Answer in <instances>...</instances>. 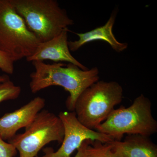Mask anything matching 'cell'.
<instances>
[{
    "instance_id": "obj_17",
    "label": "cell",
    "mask_w": 157,
    "mask_h": 157,
    "mask_svg": "<svg viewBox=\"0 0 157 157\" xmlns=\"http://www.w3.org/2000/svg\"><path fill=\"white\" fill-rule=\"evenodd\" d=\"M9 79V76H7V75L0 76V83L4 82Z\"/></svg>"
},
{
    "instance_id": "obj_16",
    "label": "cell",
    "mask_w": 157,
    "mask_h": 157,
    "mask_svg": "<svg viewBox=\"0 0 157 157\" xmlns=\"http://www.w3.org/2000/svg\"><path fill=\"white\" fill-rule=\"evenodd\" d=\"M87 140H85L83 143L82 144L81 146H80V147L77 150V153H76V155L74 157H81L83 149H84L85 145L86 144Z\"/></svg>"
},
{
    "instance_id": "obj_6",
    "label": "cell",
    "mask_w": 157,
    "mask_h": 157,
    "mask_svg": "<svg viewBox=\"0 0 157 157\" xmlns=\"http://www.w3.org/2000/svg\"><path fill=\"white\" fill-rule=\"evenodd\" d=\"M64 135L63 124L59 116L42 109L25 132L16 135L9 142L19 152V157H35L48 144L52 141L62 143Z\"/></svg>"
},
{
    "instance_id": "obj_4",
    "label": "cell",
    "mask_w": 157,
    "mask_h": 157,
    "mask_svg": "<svg viewBox=\"0 0 157 157\" xmlns=\"http://www.w3.org/2000/svg\"><path fill=\"white\" fill-rule=\"evenodd\" d=\"M123 95V89L117 82L99 80L81 93L74 112L80 123L96 130L122 102Z\"/></svg>"
},
{
    "instance_id": "obj_7",
    "label": "cell",
    "mask_w": 157,
    "mask_h": 157,
    "mask_svg": "<svg viewBox=\"0 0 157 157\" xmlns=\"http://www.w3.org/2000/svg\"><path fill=\"white\" fill-rule=\"evenodd\" d=\"M64 128V135L62 145L57 151L52 147L43 150L41 157H71L85 140H98L107 143L114 140L111 136L88 128L80 123L74 111H62L59 114Z\"/></svg>"
},
{
    "instance_id": "obj_15",
    "label": "cell",
    "mask_w": 157,
    "mask_h": 157,
    "mask_svg": "<svg viewBox=\"0 0 157 157\" xmlns=\"http://www.w3.org/2000/svg\"><path fill=\"white\" fill-rule=\"evenodd\" d=\"M17 150L13 144L6 142L0 137V157H14Z\"/></svg>"
},
{
    "instance_id": "obj_9",
    "label": "cell",
    "mask_w": 157,
    "mask_h": 157,
    "mask_svg": "<svg viewBox=\"0 0 157 157\" xmlns=\"http://www.w3.org/2000/svg\"><path fill=\"white\" fill-rule=\"evenodd\" d=\"M68 29L64 30L49 41L40 42L34 53L27 58V61L33 62L48 59L56 63L67 62L76 65L82 70H88V68L78 62L70 53L68 44Z\"/></svg>"
},
{
    "instance_id": "obj_11",
    "label": "cell",
    "mask_w": 157,
    "mask_h": 157,
    "mask_svg": "<svg viewBox=\"0 0 157 157\" xmlns=\"http://www.w3.org/2000/svg\"><path fill=\"white\" fill-rule=\"evenodd\" d=\"M112 151L119 157H157V146L149 137L128 135L123 141L109 142Z\"/></svg>"
},
{
    "instance_id": "obj_5",
    "label": "cell",
    "mask_w": 157,
    "mask_h": 157,
    "mask_svg": "<svg viewBox=\"0 0 157 157\" xmlns=\"http://www.w3.org/2000/svg\"><path fill=\"white\" fill-rule=\"evenodd\" d=\"M40 43L10 0H0V50L14 62L30 56Z\"/></svg>"
},
{
    "instance_id": "obj_13",
    "label": "cell",
    "mask_w": 157,
    "mask_h": 157,
    "mask_svg": "<svg viewBox=\"0 0 157 157\" xmlns=\"http://www.w3.org/2000/svg\"><path fill=\"white\" fill-rule=\"evenodd\" d=\"M21 90L19 86L15 85L9 79L0 83V103L17 99L20 94Z\"/></svg>"
},
{
    "instance_id": "obj_8",
    "label": "cell",
    "mask_w": 157,
    "mask_h": 157,
    "mask_svg": "<svg viewBox=\"0 0 157 157\" xmlns=\"http://www.w3.org/2000/svg\"><path fill=\"white\" fill-rule=\"evenodd\" d=\"M45 104L44 98L37 97L19 109L4 114L0 118V137L4 140H11L19 129L33 122Z\"/></svg>"
},
{
    "instance_id": "obj_12",
    "label": "cell",
    "mask_w": 157,
    "mask_h": 157,
    "mask_svg": "<svg viewBox=\"0 0 157 157\" xmlns=\"http://www.w3.org/2000/svg\"><path fill=\"white\" fill-rule=\"evenodd\" d=\"M81 157H119L112 150L109 143H103L98 140H88Z\"/></svg>"
},
{
    "instance_id": "obj_14",
    "label": "cell",
    "mask_w": 157,
    "mask_h": 157,
    "mask_svg": "<svg viewBox=\"0 0 157 157\" xmlns=\"http://www.w3.org/2000/svg\"><path fill=\"white\" fill-rule=\"evenodd\" d=\"M14 61L7 53L0 50V69L7 74L14 72Z\"/></svg>"
},
{
    "instance_id": "obj_2",
    "label": "cell",
    "mask_w": 157,
    "mask_h": 157,
    "mask_svg": "<svg viewBox=\"0 0 157 157\" xmlns=\"http://www.w3.org/2000/svg\"><path fill=\"white\" fill-rule=\"evenodd\" d=\"M27 27L40 42L59 35L73 21L55 0H10Z\"/></svg>"
},
{
    "instance_id": "obj_3",
    "label": "cell",
    "mask_w": 157,
    "mask_h": 157,
    "mask_svg": "<svg viewBox=\"0 0 157 157\" xmlns=\"http://www.w3.org/2000/svg\"><path fill=\"white\" fill-rule=\"evenodd\" d=\"M96 130L117 140H121L125 134L149 137L157 132V122L152 113L151 102L141 94L129 107L121 106L113 109Z\"/></svg>"
},
{
    "instance_id": "obj_10",
    "label": "cell",
    "mask_w": 157,
    "mask_h": 157,
    "mask_svg": "<svg viewBox=\"0 0 157 157\" xmlns=\"http://www.w3.org/2000/svg\"><path fill=\"white\" fill-rule=\"evenodd\" d=\"M117 12L114 11L104 25L85 33H74L78 37V40L68 41L69 49L72 52H76L83 45L93 41L102 40L109 44L116 52H122L128 47V43L120 42L116 39L113 32Z\"/></svg>"
},
{
    "instance_id": "obj_1",
    "label": "cell",
    "mask_w": 157,
    "mask_h": 157,
    "mask_svg": "<svg viewBox=\"0 0 157 157\" xmlns=\"http://www.w3.org/2000/svg\"><path fill=\"white\" fill-rule=\"evenodd\" d=\"M32 63L35 71L30 74L31 92L36 94L50 86H61L70 94L66 105L71 112L74 111L76 100L81 93L100 79L97 67L83 70L70 63L49 64L39 61Z\"/></svg>"
}]
</instances>
